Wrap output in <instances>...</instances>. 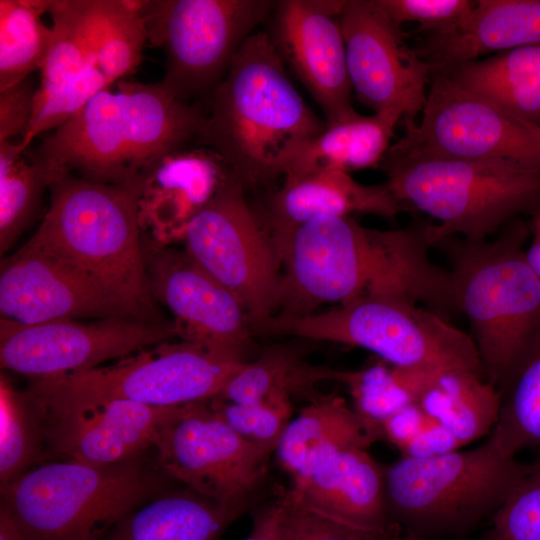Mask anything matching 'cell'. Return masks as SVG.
<instances>
[{
    "label": "cell",
    "instance_id": "obj_1",
    "mask_svg": "<svg viewBox=\"0 0 540 540\" xmlns=\"http://www.w3.org/2000/svg\"><path fill=\"white\" fill-rule=\"evenodd\" d=\"M426 223L378 230L350 216H321L300 226L280 259L276 315L301 317L330 303L393 296L442 312L451 276L431 260Z\"/></svg>",
    "mask_w": 540,
    "mask_h": 540
},
{
    "label": "cell",
    "instance_id": "obj_2",
    "mask_svg": "<svg viewBox=\"0 0 540 540\" xmlns=\"http://www.w3.org/2000/svg\"><path fill=\"white\" fill-rule=\"evenodd\" d=\"M49 133L31 157L57 174L110 184L145 179L166 156L196 142L205 114L163 84L120 80Z\"/></svg>",
    "mask_w": 540,
    "mask_h": 540
},
{
    "label": "cell",
    "instance_id": "obj_3",
    "mask_svg": "<svg viewBox=\"0 0 540 540\" xmlns=\"http://www.w3.org/2000/svg\"><path fill=\"white\" fill-rule=\"evenodd\" d=\"M325 127L290 82L268 32L255 31L212 91L196 143L253 187L278 178L283 156Z\"/></svg>",
    "mask_w": 540,
    "mask_h": 540
},
{
    "label": "cell",
    "instance_id": "obj_4",
    "mask_svg": "<svg viewBox=\"0 0 540 540\" xmlns=\"http://www.w3.org/2000/svg\"><path fill=\"white\" fill-rule=\"evenodd\" d=\"M528 228L520 219L494 238L449 237L445 254L455 304L469 323L485 376L502 393L540 349V279L525 256Z\"/></svg>",
    "mask_w": 540,
    "mask_h": 540
},
{
    "label": "cell",
    "instance_id": "obj_5",
    "mask_svg": "<svg viewBox=\"0 0 540 540\" xmlns=\"http://www.w3.org/2000/svg\"><path fill=\"white\" fill-rule=\"evenodd\" d=\"M144 179L110 184L58 175L50 205L26 243L79 269L140 310L154 312L140 238Z\"/></svg>",
    "mask_w": 540,
    "mask_h": 540
},
{
    "label": "cell",
    "instance_id": "obj_6",
    "mask_svg": "<svg viewBox=\"0 0 540 540\" xmlns=\"http://www.w3.org/2000/svg\"><path fill=\"white\" fill-rule=\"evenodd\" d=\"M386 184L427 223L431 247L449 237L484 241L521 215L540 213V172L510 165L404 152L390 145Z\"/></svg>",
    "mask_w": 540,
    "mask_h": 540
},
{
    "label": "cell",
    "instance_id": "obj_7",
    "mask_svg": "<svg viewBox=\"0 0 540 540\" xmlns=\"http://www.w3.org/2000/svg\"><path fill=\"white\" fill-rule=\"evenodd\" d=\"M158 487L142 456L107 466L63 460L2 486L0 506L30 540H101Z\"/></svg>",
    "mask_w": 540,
    "mask_h": 540
},
{
    "label": "cell",
    "instance_id": "obj_8",
    "mask_svg": "<svg viewBox=\"0 0 540 540\" xmlns=\"http://www.w3.org/2000/svg\"><path fill=\"white\" fill-rule=\"evenodd\" d=\"M532 464L486 441L439 457H402L384 468L391 519L422 540L463 534L493 517Z\"/></svg>",
    "mask_w": 540,
    "mask_h": 540
},
{
    "label": "cell",
    "instance_id": "obj_9",
    "mask_svg": "<svg viewBox=\"0 0 540 540\" xmlns=\"http://www.w3.org/2000/svg\"><path fill=\"white\" fill-rule=\"evenodd\" d=\"M252 330L360 347L402 369L458 368L485 375L469 334L438 313L399 297L366 296L301 317L275 314Z\"/></svg>",
    "mask_w": 540,
    "mask_h": 540
},
{
    "label": "cell",
    "instance_id": "obj_10",
    "mask_svg": "<svg viewBox=\"0 0 540 540\" xmlns=\"http://www.w3.org/2000/svg\"><path fill=\"white\" fill-rule=\"evenodd\" d=\"M245 363L195 342L167 341L110 366L34 380L28 391L45 407H68L114 399L174 407L217 396Z\"/></svg>",
    "mask_w": 540,
    "mask_h": 540
},
{
    "label": "cell",
    "instance_id": "obj_11",
    "mask_svg": "<svg viewBox=\"0 0 540 540\" xmlns=\"http://www.w3.org/2000/svg\"><path fill=\"white\" fill-rule=\"evenodd\" d=\"M274 1H142L147 39L165 49L163 86L181 101L211 92Z\"/></svg>",
    "mask_w": 540,
    "mask_h": 540
},
{
    "label": "cell",
    "instance_id": "obj_12",
    "mask_svg": "<svg viewBox=\"0 0 540 540\" xmlns=\"http://www.w3.org/2000/svg\"><path fill=\"white\" fill-rule=\"evenodd\" d=\"M420 115L392 147L540 172V126L446 75L431 74Z\"/></svg>",
    "mask_w": 540,
    "mask_h": 540
},
{
    "label": "cell",
    "instance_id": "obj_13",
    "mask_svg": "<svg viewBox=\"0 0 540 540\" xmlns=\"http://www.w3.org/2000/svg\"><path fill=\"white\" fill-rule=\"evenodd\" d=\"M183 236L185 251L235 295L251 328L275 315L281 264L240 181L231 175Z\"/></svg>",
    "mask_w": 540,
    "mask_h": 540
},
{
    "label": "cell",
    "instance_id": "obj_14",
    "mask_svg": "<svg viewBox=\"0 0 540 540\" xmlns=\"http://www.w3.org/2000/svg\"><path fill=\"white\" fill-rule=\"evenodd\" d=\"M154 447L165 473L236 514L263 479L270 457L235 433L209 400L180 405Z\"/></svg>",
    "mask_w": 540,
    "mask_h": 540
},
{
    "label": "cell",
    "instance_id": "obj_15",
    "mask_svg": "<svg viewBox=\"0 0 540 540\" xmlns=\"http://www.w3.org/2000/svg\"><path fill=\"white\" fill-rule=\"evenodd\" d=\"M175 321L110 318L54 320L22 325L0 319L1 368L33 380L53 379L99 367L180 337Z\"/></svg>",
    "mask_w": 540,
    "mask_h": 540
},
{
    "label": "cell",
    "instance_id": "obj_16",
    "mask_svg": "<svg viewBox=\"0 0 540 540\" xmlns=\"http://www.w3.org/2000/svg\"><path fill=\"white\" fill-rule=\"evenodd\" d=\"M348 74L358 100L374 113L398 108L404 127L418 121L431 80L406 33L376 0H346L340 15Z\"/></svg>",
    "mask_w": 540,
    "mask_h": 540
},
{
    "label": "cell",
    "instance_id": "obj_17",
    "mask_svg": "<svg viewBox=\"0 0 540 540\" xmlns=\"http://www.w3.org/2000/svg\"><path fill=\"white\" fill-rule=\"evenodd\" d=\"M142 246L151 293L174 314L181 340L248 362L253 331L235 295L186 251L147 243Z\"/></svg>",
    "mask_w": 540,
    "mask_h": 540
},
{
    "label": "cell",
    "instance_id": "obj_18",
    "mask_svg": "<svg viewBox=\"0 0 540 540\" xmlns=\"http://www.w3.org/2000/svg\"><path fill=\"white\" fill-rule=\"evenodd\" d=\"M0 312L22 325L91 318L152 321L89 275L28 243L1 263Z\"/></svg>",
    "mask_w": 540,
    "mask_h": 540
},
{
    "label": "cell",
    "instance_id": "obj_19",
    "mask_svg": "<svg viewBox=\"0 0 540 540\" xmlns=\"http://www.w3.org/2000/svg\"><path fill=\"white\" fill-rule=\"evenodd\" d=\"M343 0L275 2L268 32L277 52L321 107L326 124L355 114L345 43Z\"/></svg>",
    "mask_w": 540,
    "mask_h": 540
},
{
    "label": "cell",
    "instance_id": "obj_20",
    "mask_svg": "<svg viewBox=\"0 0 540 540\" xmlns=\"http://www.w3.org/2000/svg\"><path fill=\"white\" fill-rule=\"evenodd\" d=\"M38 405L44 457L92 466L141 457L154 446L160 429L179 407H155L124 399L68 407Z\"/></svg>",
    "mask_w": 540,
    "mask_h": 540
},
{
    "label": "cell",
    "instance_id": "obj_21",
    "mask_svg": "<svg viewBox=\"0 0 540 540\" xmlns=\"http://www.w3.org/2000/svg\"><path fill=\"white\" fill-rule=\"evenodd\" d=\"M254 211L280 261L292 234L317 217L364 213L393 220L411 210L396 198L386 183L364 185L350 173L326 171L284 181Z\"/></svg>",
    "mask_w": 540,
    "mask_h": 540
},
{
    "label": "cell",
    "instance_id": "obj_22",
    "mask_svg": "<svg viewBox=\"0 0 540 540\" xmlns=\"http://www.w3.org/2000/svg\"><path fill=\"white\" fill-rule=\"evenodd\" d=\"M304 508L338 524L363 531L392 526L385 489V471L366 449L338 451L289 489Z\"/></svg>",
    "mask_w": 540,
    "mask_h": 540
},
{
    "label": "cell",
    "instance_id": "obj_23",
    "mask_svg": "<svg viewBox=\"0 0 540 540\" xmlns=\"http://www.w3.org/2000/svg\"><path fill=\"white\" fill-rule=\"evenodd\" d=\"M540 43V0H477L453 28L425 35L414 48L431 74Z\"/></svg>",
    "mask_w": 540,
    "mask_h": 540
},
{
    "label": "cell",
    "instance_id": "obj_24",
    "mask_svg": "<svg viewBox=\"0 0 540 540\" xmlns=\"http://www.w3.org/2000/svg\"><path fill=\"white\" fill-rule=\"evenodd\" d=\"M398 108L365 116L355 113L326 124L318 135L292 147L278 166V177L292 181L326 171L350 173L377 168L385 156L394 129L403 120Z\"/></svg>",
    "mask_w": 540,
    "mask_h": 540
},
{
    "label": "cell",
    "instance_id": "obj_25",
    "mask_svg": "<svg viewBox=\"0 0 540 540\" xmlns=\"http://www.w3.org/2000/svg\"><path fill=\"white\" fill-rule=\"evenodd\" d=\"M384 439L381 424L351 409L336 393L316 395L290 420L275 450L293 479L326 457L346 449H367Z\"/></svg>",
    "mask_w": 540,
    "mask_h": 540
},
{
    "label": "cell",
    "instance_id": "obj_26",
    "mask_svg": "<svg viewBox=\"0 0 540 540\" xmlns=\"http://www.w3.org/2000/svg\"><path fill=\"white\" fill-rule=\"evenodd\" d=\"M501 400L484 374L451 368L427 372L416 403L464 446L492 431Z\"/></svg>",
    "mask_w": 540,
    "mask_h": 540
},
{
    "label": "cell",
    "instance_id": "obj_27",
    "mask_svg": "<svg viewBox=\"0 0 540 540\" xmlns=\"http://www.w3.org/2000/svg\"><path fill=\"white\" fill-rule=\"evenodd\" d=\"M101 11L102 0L51 1L52 39L40 69L33 114L86 69L99 68L96 51Z\"/></svg>",
    "mask_w": 540,
    "mask_h": 540
},
{
    "label": "cell",
    "instance_id": "obj_28",
    "mask_svg": "<svg viewBox=\"0 0 540 540\" xmlns=\"http://www.w3.org/2000/svg\"><path fill=\"white\" fill-rule=\"evenodd\" d=\"M439 74L540 126V43L466 62Z\"/></svg>",
    "mask_w": 540,
    "mask_h": 540
},
{
    "label": "cell",
    "instance_id": "obj_29",
    "mask_svg": "<svg viewBox=\"0 0 540 540\" xmlns=\"http://www.w3.org/2000/svg\"><path fill=\"white\" fill-rule=\"evenodd\" d=\"M237 515L201 496L171 494L134 510L101 540H217Z\"/></svg>",
    "mask_w": 540,
    "mask_h": 540
},
{
    "label": "cell",
    "instance_id": "obj_30",
    "mask_svg": "<svg viewBox=\"0 0 540 540\" xmlns=\"http://www.w3.org/2000/svg\"><path fill=\"white\" fill-rule=\"evenodd\" d=\"M331 370L308 364L294 347L275 346L245 363L217 396L239 404L290 399L297 393H309L315 383L330 379Z\"/></svg>",
    "mask_w": 540,
    "mask_h": 540
},
{
    "label": "cell",
    "instance_id": "obj_31",
    "mask_svg": "<svg viewBox=\"0 0 540 540\" xmlns=\"http://www.w3.org/2000/svg\"><path fill=\"white\" fill-rule=\"evenodd\" d=\"M60 174L34 159L21 140L0 141V252L34 217L45 188Z\"/></svg>",
    "mask_w": 540,
    "mask_h": 540
},
{
    "label": "cell",
    "instance_id": "obj_32",
    "mask_svg": "<svg viewBox=\"0 0 540 540\" xmlns=\"http://www.w3.org/2000/svg\"><path fill=\"white\" fill-rule=\"evenodd\" d=\"M51 0H0V91L41 69L52 39L42 21Z\"/></svg>",
    "mask_w": 540,
    "mask_h": 540
},
{
    "label": "cell",
    "instance_id": "obj_33",
    "mask_svg": "<svg viewBox=\"0 0 540 540\" xmlns=\"http://www.w3.org/2000/svg\"><path fill=\"white\" fill-rule=\"evenodd\" d=\"M42 413L32 395L0 380V483L1 487L26 473L43 458Z\"/></svg>",
    "mask_w": 540,
    "mask_h": 540
},
{
    "label": "cell",
    "instance_id": "obj_34",
    "mask_svg": "<svg viewBox=\"0 0 540 540\" xmlns=\"http://www.w3.org/2000/svg\"><path fill=\"white\" fill-rule=\"evenodd\" d=\"M489 440L506 457L540 446V349L502 393L499 415Z\"/></svg>",
    "mask_w": 540,
    "mask_h": 540
},
{
    "label": "cell",
    "instance_id": "obj_35",
    "mask_svg": "<svg viewBox=\"0 0 540 540\" xmlns=\"http://www.w3.org/2000/svg\"><path fill=\"white\" fill-rule=\"evenodd\" d=\"M386 362L356 371L332 369L330 379L343 383L352 397L354 410L381 424L387 417L416 402L412 393Z\"/></svg>",
    "mask_w": 540,
    "mask_h": 540
},
{
    "label": "cell",
    "instance_id": "obj_36",
    "mask_svg": "<svg viewBox=\"0 0 540 540\" xmlns=\"http://www.w3.org/2000/svg\"><path fill=\"white\" fill-rule=\"evenodd\" d=\"M212 409L242 439L271 455L290 422V399L239 404L212 397Z\"/></svg>",
    "mask_w": 540,
    "mask_h": 540
},
{
    "label": "cell",
    "instance_id": "obj_37",
    "mask_svg": "<svg viewBox=\"0 0 540 540\" xmlns=\"http://www.w3.org/2000/svg\"><path fill=\"white\" fill-rule=\"evenodd\" d=\"M277 499L280 533L285 540H396L402 534L398 523L381 531H363L330 521L304 508L289 489Z\"/></svg>",
    "mask_w": 540,
    "mask_h": 540
},
{
    "label": "cell",
    "instance_id": "obj_38",
    "mask_svg": "<svg viewBox=\"0 0 540 540\" xmlns=\"http://www.w3.org/2000/svg\"><path fill=\"white\" fill-rule=\"evenodd\" d=\"M488 540H540V459L492 517Z\"/></svg>",
    "mask_w": 540,
    "mask_h": 540
},
{
    "label": "cell",
    "instance_id": "obj_39",
    "mask_svg": "<svg viewBox=\"0 0 540 540\" xmlns=\"http://www.w3.org/2000/svg\"><path fill=\"white\" fill-rule=\"evenodd\" d=\"M398 26L414 22L425 35L445 32L456 26L473 8L470 0H376Z\"/></svg>",
    "mask_w": 540,
    "mask_h": 540
},
{
    "label": "cell",
    "instance_id": "obj_40",
    "mask_svg": "<svg viewBox=\"0 0 540 540\" xmlns=\"http://www.w3.org/2000/svg\"><path fill=\"white\" fill-rule=\"evenodd\" d=\"M36 90L27 78L0 91V141L25 137L33 117Z\"/></svg>",
    "mask_w": 540,
    "mask_h": 540
},
{
    "label": "cell",
    "instance_id": "obj_41",
    "mask_svg": "<svg viewBox=\"0 0 540 540\" xmlns=\"http://www.w3.org/2000/svg\"><path fill=\"white\" fill-rule=\"evenodd\" d=\"M461 446L450 431L428 417L421 431L401 452L402 457L428 459L457 451Z\"/></svg>",
    "mask_w": 540,
    "mask_h": 540
},
{
    "label": "cell",
    "instance_id": "obj_42",
    "mask_svg": "<svg viewBox=\"0 0 540 540\" xmlns=\"http://www.w3.org/2000/svg\"><path fill=\"white\" fill-rule=\"evenodd\" d=\"M427 419L418 403H410L381 423L384 438L402 451L421 431Z\"/></svg>",
    "mask_w": 540,
    "mask_h": 540
},
{
    "label": "cell",
    "instance_id": "obj_43",
    "mask_svg": "<svg viewBox=\"0 0 540 540\" xmlns=\"http://www.w3.org/2000/svg\"><path fill=\"white\" fill-rule=\"evenodd\" d=\"M252 529L256 534V540H279L280 505L278 499L256 513Z\"/></svg>",
    "mask_w": 540,
    "mask_h": 540
},
{
    "label": "cell",
    "instance_id": "obj_44",
    "mask_svg": "<svg viewBox=\"0 0 540 540\" xmlns=\"http://www.w3.org/2000/svg\"><path fill=\"white\" fill-rule=\"evenodd\" d=\"M532 239L525 248V256L530 267L540 279V214L532 218Z\"/></svg>",
    "mask_w": 540,
    "mask_h": 540
},
{
    "label": "cell",
    "instance_id": "obj_45",
    "mask_svg": "<svg viewBox=\"0 0 540 540\" xmlns=\"http://www.w3.org/2000/svg\"><path fill=\"white\" fill-rule=\"evenodd\" d=\"M0 540H30L9 513L0 506Z\"/></svg>",
    "mask_w": 540,
    "mask_h": 540
},
{
    "label": "cell",
    "instance_id": "obj_46",
    "mask_svg": "<svg viewBox=\"0 0 540 540\" xmlns=\"http://www.w3.org/2000/svg\"><path fill=\"white\" fill-rule=\"evenodd\" d=\"M396 540H422L419 537L405 532L404 534H401Z\"/></svg>",
    "mask_w": 540,
    "mask_h": 540
},
{
    "label": "cell",
    "instance_id": "obj_47",
    "mask_svg": "<svg viewBox=\"0 0 540 540\" xmlns=\"http://www.w3.org/2000/svg\"><path fill=\"white\" fill-rule=\"evenodd\" d=\"M245 540H256V534L253 529H251L248 537Z\"/></svg>",
    "mask_w": 540,
    "mask_h": 540
},
{
    "label": "cell",
    "instance_id": "obj_48",
    "mask_svg": "<svg viewBox=\"0 0 540 540\" xmlns=\"http://www.w3.org/2000/svg\"><path fill=\"white\" fill-rule=\"evenodd\" d=\"M279 540H285V539L281 536V533H280Z\"/></svg>",
    "mask_w": 540,
    "mask_h": 540
},
{
    "label": "cell",
    "instance_id": "obj_49",
    "mask_svg": "<svg viewBox=\"0 0 540 540\" xmlns=\"http://www.w3.org/2000/svg\"><path fill=\"white\" fill-rule=\"evenodd\" d=\"M540 214V213H539Z\"/></svg>",
    "mask_w": 540,
    "mask_h": 540
}]
</instances>
